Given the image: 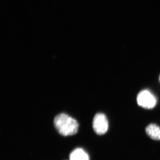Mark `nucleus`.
<instances>
[{"label": "nucleus", "mask_w": 160, "mask_h": 160, "mask_svg": "<svg viewBox=\"0 0 160 160\" xmlns=\"http://www.w3.org/2000/svg\"><path fill=\"white\" fill-rule=\"evenodd\" d=\"M92 127L97 134L103 135L106 133L108 130L109 124L105 115L102 113L96 114L93 118Z\"/></svg>", "instance_id": "nucleus-3"}, {"label": "nucleus", "mask_w": 160, "mask_h": 160, "mask_svg": "<svg viewBox=\"0 0 160 160\" xmlns=\"http://www.w3.org/2000/svg\"><path fill=\"white\" fill-rule=\"evenodd\" d=\"M54 124L60 134L65 136L75 134L78 129L77 121L66 113H61L56 116Z\"/></svg>", "instance_id": "nucleus-1"}, {"label": "nucleus", "mask_w": 160, "mask_h": 160, "mask_svg": "<svg viewBox=\"0 0 160 160\" xmlns=\"http://www.w3.org/2000/svg\"><path fill=\"white\" fill-rule=\"evenodd\" d=\"M70 160H89V155L81 148L75 149L69 155Z\"/></svg>", "instance_id": "nucleus-5"}, {"label": "nucleus", "mask_w": 160, "mask_h": 160, "mask_svg": "<svg viewBox=\"0 0 160 160\" xmlns=\"http://www.w3.org/2000/svg\"><path fill=\"white\" fill-rule=\"evenodd\" d=\"M137 100L139 106L145 109H152L156 105L155 98L148 90H144L140 92Z\"/></svg>", "instance_id": "nucleus-2"}, {"label": "nucleus", "mask_w": 160, "mask_h": 160, "mask_svg": "<svg viewBox=\"0 0 160 160\" xmlns=\"http://www.w3.org/2000/svg\"><path fill=\"white\" fill-rule=\"evenodd\" d=\"M146 133L152 139L160 140V127L154 124H149L146 129Z\"/></svg>", "instance_id": "nucleus-4"}, {"label": "nucleus", "mask_w": 160, "mask_h": 160, "mask_svg": "<svg viewBox=\"0 0 160 160\" xmlns=\"http://www.w3.org/2000/svg\"></svg>", "instance_id": "nucleus-6"}]
</instances>
